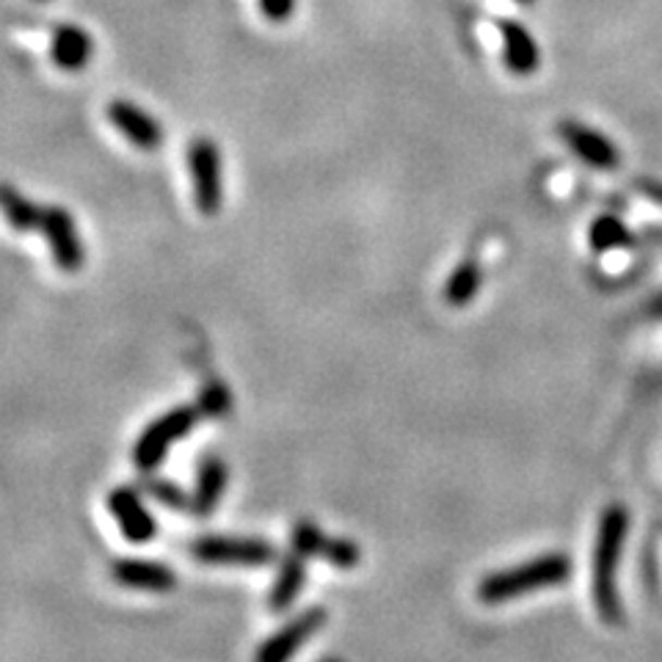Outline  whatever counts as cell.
<instances>
[{"label":"cell","instance_id":"1","mask_svg":"<svg viewBox=\"0 0 662 662\" xmlns=\"http://www.w3.org/2000/svg\"><path fill=\"white\" fill-rule=\"evenodd\" d=\"M629 530V514L621 503H613L604 508L602 519H599L597 544H593V604L597 613L602 615L604 624L618 627L624 621V608H621L618 597V563L624 541H627Z\"/></svg>","mask_w":662,"mask_h":662},{"label":"cell","instance_id":"2","mask_svg":"<svg viewBox=\"0 0 662 662\" xmlns=\"http://www.w3.org/2000/svg\"><path fill=\"white\" fill-rule=\"evenodd\" d=\"M572 577V561L563 552H550V555L532 557V561L519 563V566L503 568L489 577L480 579L478 599L483 604H503L511 599H519L525 593L541 591V588L563 586Z\"/></svg>","mask_w":662,"mask_h":662},{"label":"cell","instance_id":"3","mask_svg":"<svg viewBox=\"0 0 662 662\" xmlns=\"http://www.w3.org/2000/svg\"><path fill=\"white\" fill-rule=\"evenodd\" d=\"M199 406H177L172 412L160 414L158 420L149 422L138 437L133 448V462L144 475H152L163 464L166 453L172 450L174 442L188 437L191 428L199 422Z\"/></svg>","mask_w":662,"mask_h":662},{"label":"cell","instance_id":"4","mask_svg":"<svg viewBox=\"0 0 662 662\" xmlns=\"http://www.w3.org/2000/svg\"><path fill=\"white\" fill-rule=\"evenodd\" d=\"M188 174L199 213L216 216L224 207V158L213 138H194L188 147Z\"/></svg>","mask_w":662,"mask_h":662},{"label":"cell","instance_id":"5","mask_svg":"<svg viewBox=\"0 0 662 662\" xmlns=\"http://www.w3.org/2000/svg\"><path fill=\"white\" fill-rule=\"evenodd\" d=\"M191 557L210 566H266L277 557V550L260 538L205 536L191 544Z\"/></svg>","mask_w":662,"mask_h":662},{"label":"cell","instance_id":"6","mask_svg":"<svg viewBox=\"0 0 662 662\" xmlns=\"http://www.w3.org/2000/svg\"><path fill=\"white\" fill-rule=\"evenodd\" d=\"M41 235L48 237L50 255H53L56 266L64 273H77L86 260V252H83L81 232H77L75 219H72L70 210L64 207H41Z\"/></svg>","mask_w":662,"mask_h":662},{"label":"cell","instance_id":"7","mask_svg":"<svg viewBox=\"0 0 662 662\" xmlns=\"http://www.w3.org/2000/svg\"><path fill=\"white\" fill-rule=\"evenodd\" d=\"M557 136L583 163L593 166V169L610 172V169H615L621 163L618 147L602 131L591 127V124H583L577 119H563L557 124Z\"/></svg>","mask_w":662,"mask_h":662},{"label":"cell","instance_id":"8","mask_svg":"<svg viewBox=\"0 0 662 662\" xmlns=\"http://www.w3.org/2000/svg\"><path fill=\"white\" fill-rule=\"evenodd\" d=\"M323 624H326L323 608L304 610L302 615L290 618L282 629H277V633L257 649L255 662H290L298 654V649H302V646L307 643L320 627H323Z\"/></svg>","mask_w":662,"mask_h":662},{"label":"cell","instance_id":"9","mask_svg":"<svg viewBox=\"0 0 662 662\" xmlns=\"http://www.w3.org/2000/svg\"><path fill=\"white\" fill-rule=\"evenodd\" d=\"M106 113H108V122H111L113 127L133 144V147L147 149L149 152V149H158L160 144H163L166 133L160 119L152 117V113H149L147 108L138 106V102L113 100L108 102Z\"/></svg>","mask_w":662,"mask_h":662},{"label":"cell","instance_id":"10","mask_svg":"<svg viewBox=\"0 0 662 662\" xmlns=\"http://www.w3.org/2000/svg\"><path fill=\"white\" fill-rule=\"evenodd\" d=\"M108 511L113 514V519L122 527V536L133 544H147L158 536V522L149 514L144 497L138 494V489L131 486H119L108 494Z\"/></svg>","mask_w":662,"mask_h":662},{"label":"cell","instance_id":"11","mask_svg":"<svg viewBox=\"0 0 662 662\" xmlns=\"http://www.w3.org/2000/svg\"><path fill=\"white\" fill-rule=\"evenodd\" d=\"M497 28H500V36H503L505 70L516 77L536 75L538 66H541V50H538L532 30L525 23H519V20H500Z\"/></svg>","mask_w":662,"mask_h":662},{"label":"cell","instance_id":"12","mask_svg":"<svg viewBox=\"0 0 662 662\" xmlns=\"http://www.w3.org/2000/svg\"><path fill=\"white\" fill-rule=\"evenodd\" d=\"M111 574L119 586L131 588V591L166 593L177 586V574H174L172 568L158 561H144V557H124V561H117Z\"/></svg>","mask_w":662,"mask_h":662},{"label":"cell","instance_id":"13","mask_svg":"<svg viewBox=\"0 0 662 662\" xmlns=\"http://www.w3.org/2000/svg\"><path fill=\"white\" fill-rule=\"evenodd\" d=\"M50 56L64 72H83L95 59V36L81 25H59L50 41Z\"/></svg>","mask_w":662,"mask_h":662},{"label":"cell","instance_id":"14","mask_svg":"<svg viewBox=\"0 0 662 662\" xmlns=\"http://www.w3.org/2000/svg\"><path fill=\"white\" fill-rule=\"evenodd\" d=\"M226 464L221 458H205L199 464V473H196V489L191 497V511L196 516H210L219 508L221 497L226 491Z\"/></svg>","mask_w":662,"mask_h":662},{"label":"cell","instance_id":"15","mask_svg":"<svg viewBox=\"0 0 662 662\" xmlns=\"http://www.w3.org/2000/svg\"><path fill=\"white\" fill-rule=\"evenodd\" d=\"M304 579H307L304 557L293 552V555L284 557L277 579H273L271 597H268V604H271L273 613H284V610L293 608V602H296L298 593H302L304 588Z\"/></svg>","mask_w":662,"mask_h":662},{"label":"cell","instance_id":"16","mask_svg":"<svg viewBox=\"0 0 662 662\" xmlns=\"http://www.w3.org/2000/svg\"><path fill=\"white\" fill-rule=\"evenodd\" d=\"M0 210L7 216L9 226L14 232H34L41 224V207H36L23 191H17L14 185L0 183Z\"/></svg>","mask_w":662,"mask_h":662},{"label":"cell","instance_id":"17","mask_svg":"<svg viewBox=\"0 0 662 662\" xmlns=\"http://www.w3.org/2000/svg\"><path fill=\"white\" fill-rule=\"evenodd\" d=\"M480 282H483V273H480L478 260L467 257V260L458 262V266L453 268V273H450L448 284H444V302H448L450 307H467V304L478 296Z\"/></svg>","mask_w":662,"mask_h":662},{"label":"cell","instance_id":"18","mask_svg":"<svg viewBox=\"0 0 662 662\" xmlns=\"http://www.w3.org/2000/svg\"><path fill=\"white\" fill-rule=\"evenodd\" d=\"M588 243L593 252H615V248L633 246V232L618 216H599L588 230Z\"/></svg>","mask_w":662,"mask_h":662},{"label":"cell","instance_id":"19","mask_svg":"<svg viewBox=\"0 0 662 662\" xmlns=\"http://www.w3.org/2000/svg\"><path fill=\"white\" fill-rule=\"evenodd\" d=\"M326 544V536L315 522H298L293 530V552L302 557H320Z\"/></svg>","mask_w":662,"mask_h":662},{"label":"cell","instance_id":"20","mask_svg":"<svg viewBox=\"0 0 662 662\" xmlns=\"http://www.w3.org/2000/svg\"><path fill=\"white\" fill-rule=\"evenodd\" d=\"M320 557L338 568H354V566H359L361 552L354 541H348V538H326Z\"/></svg>","mask_w":662,"mask_h":662},{"label":"cell","instance_id":"21","mask_svg":"<svg viewBox=\"0 0 662 662\" xmlns=\"http://www.w3.org/2000/svg\"><path fill=\"white\" fill-rule=\"evenodd\" d=\"M147 491L169 511H188L191 508L188 494H185L183 489H177L174 483H169V480H147Z\"/></svg>","mask_w":662,"mask_h":662},{"label":"cell","instance_id":"22","mask_svg":"<svg viewBox=\"0 0 662 662\" xmlns=\"http://www.w3.org/2000/svg\"><path fill=\"white\" fill-rule=\"evenodd\" d=\"M230 392L221 381H210V384L201 390L199 395V412L210 414V417H219V414L230 412Z\"/></svg>","mask_w":662,"mask_h":662},{"label":"cell","instance_id":"23","mask_svg":"<svg viewBox=\"0 0 662 662\" xmlns=\"http://www.w3.org/2000/svg\"><path fill=\"white\" fill-rule=\"evenodd\" d=\"M257 7L271 23H284L296 12V0H257Z\"/></svg>","mask_w":662,"mask_h":662},{"label":"cell","instance_id":"24","mask_svg":"<svg viewBox=\"0 0 662 662\" xmlns=\"http://www.w3.org/2000/svg\"><path fill=\"white\" fill-rule=\"evenodd\" d=\"M638 188L643 191L646 196H649L651 201H657V205H662V185L654 183V180H640Z\"/></svg>","mask_w":662,"mask_h":662},{"label":"cell","instance_id":"25","mask_svg":"<svg viewBox=\"0 0 662 662\" xmlns=\"http://www.w3.org/2000/svg\"><path fill=\"white\" fill-rule=\"evenodd\" d=\"M516 3H522V7H527V3H536V0H516Z\"/></svg>","mask_w":662,"mask_h":662}]
</instances>
